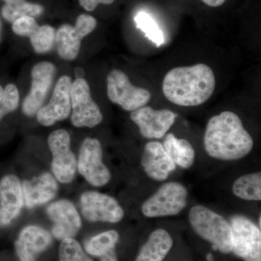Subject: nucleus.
<instances>
[{"mask_svg":"<svg viewBox=\"0 0 261 261\" xmlns=\"http://www.w3.org/2000/svg\"><path fill=\"white\" fill-rule=\"evenodd\" d=\"M251 136L236 113L224 111L211 117L206 126L204 147L209 156L221 161H238L253 148Z\"/></svg>","mask_w":261,"mask_h":261,"instance_id":"nucleus-1","label":"nucleus"},{"mask_svg":"<svg viewBox=\"0 0 261 261\" xmlns=\"http://www.w3.org/2000/svg\"><path fill=\"white\" fill-rule=\"evenodd\" d=\"M216 88L212 68L204 63L173 68L165 75L163 92L170 102L195 107L207 102Z\"/></svg>","mask_w":261,"mask_h":261,"instance_id":"nucleus-2","label":"nucleus"},{"mask_svg":"<svg viewBox=\"0 0 261 261\" xmlns=\"http://www.w3.org/2000/svg\"><path fill=\"white\" fill-rule=\"evenodd\" d=\"M189 220L195 232L212 244L214 250L225 254L232 252L231 225L221 215L205 206L196 205L189 213Z\"/></svg>","mask_w":261,"mask_h":261,"instance_id":"nucleus-3","label":"nucleus"},{"mask_svg":"<svg viewBox=\"0 0 261 261\" xmlns=\"http://www.w3.org/2000/svg\"><path fill=\"white\" fill-rule=\"evenodd\" d=\"M187 200L186 187L179 182H167L144 202L141 211L147 218L176 216L185 208Z\"/></svg>","mask_w":261,"mask_h":261,"instance_id":"nucleus-4","label":"nucleus"},{"mask_svg":"<svg viewBox=\"0 0 261 261\" xmlns=\"http://www.w3.org/2000/svg\"><path fill=\"white\" fill-rule=\"evenodd\" d=\"M51 153V169L57 181L69 184L75 178L77 159L70 147L69 133L65 129L51 132L47 139Z\"/></svg>","mask_w":261,"mask_h":261,"instance_id":"nucleus-5","label":"nucleus"},{"mask_svg":"<svg viewBox=\"0 0 261 261\" xmlns=\"http://www.w3.org/2000/svg\"><path fill=\"white\" fill-rule=\"evenodd\" d=\"M107 94L111 102L130 112L148 104L152 97L149 90L134 86L126 73L118 69L108 73Z\"/></svg>","mask_w":261,"mask_h":261,"instance_id":"nucleus-6","label":"nucleus"},{"mask_svg":"<svg viewBox=\"0 0 261 261\" xmlns=\"http://www.w3.org/2000/svg\"><path fill=\"white\" fill-rule=\"evenodd\" d=\"M71 116L70 121L77 128H94L103 120L100 108L94 102L88 82L84 79H75L70 88Z\"/></svg>","mask_w":261,"mask_h":261,"instance_id":"nucleus-7","label":"nucleus"},{"mask_svg":"<svg viewBox=\"0 0 261 261\" xmlns=\"http://www.w3.org/2000/svg\"><path fill=\"white\" fill-rule=\"evenodd\" d=\"M77 170L93 187H103L111 181V171L103 163L102 145L97 139L87 137L82 142L77 159Z\"/></svg>","mask_w":261,"mask_h":261,"instance_id":"nucleus-8","label":"nucleus"},{"mask_svg":"<svg viewBox=\"0 0 261 261\" xmlns=\"http://www.w3.org/2000/svg\"><path fill=\"white\" fill-rule=\"evenodd\" d=\"M97 20L92 15L81 14L75 25L63 24L58 29L56 43L58 56L61 59L73 61L80 54L82 41L97 27Z\"/></svg>","mask_w":261,"mask_h":261,"instance_id":"nucleus-9","label":"nucleus"},{"mask_svg":"<svg viewBox=\"0 0 261 261\" xmlns=\"http://www.w3.org/2000/svg\"><path fill=\"white\" fill-rule=\"evenodd\" d=\"M232 252L244 261H261L260 228L243 216L231 217Z\"/></svg>","mask_w":261,"mask_h":261,"instance_id":"nucleus-10","label":"nucleus"},{"mask_svg":"<svg viewBox=\"0 0 261 261\" xmlns=\"http://www.w3.org/2000/svg\"><path fill=\"white\" fill-rule=\"evenodd\" d=\"M81 213L89 222L116 224L124 217V211L111 196L97 191L84 192L80 197Z\"/></svg>","mask_w":261,"mask_h":261,"instance_id":"nucleus-11","label":"nucleus"},{"mask_svg":"<svg viewBox=\"0 0 261 261\" xmlns=\"http://www.w3.org/2000/svg\"><path fill=\"white\" fill-rule=\"evenodd\" d=\"M56 73V65L50 62H40L33 66L32 87L22 103V111L25 116L34 117L42 107L53 87Z\"/></svg>","mask_w":261,"mask_h":261,"instance_id":"nucleus-12","label":"nucleus"},{"mask_svg":"<svg viewBox=\"0 0 261 261\" xmlns=\"http://www.w3.org/2000/svg\"><path fill=\"white\" fill-rule=\"evenodd\" d=\"M46 212L53 222L51 233L57 240L74 238L82 228V218L71 201L62 199L51 202Z\"/></svg>","mask_w":261,"mask_h":261,"instance_id":"nucleus-13","label":"nucleus"},{"mask_svg":"<svg viewBox=\"0 0 261 261\" xmlns=\"http://www.w3.org/2000/svg\"><path fill=\"white\" fill-rule=\"evenodd\" d=\"M72 80L68 75H62L55 87L50 100L38 111L37 121L44 126H51L64 121L71 113L70 88Z\"/></svg>","mask_w":261,"mask_h":261,"instance_id":"nucleus-14","label":"nucleus"},{"mask_svg":"<svg viewBox=\"0 0 261 261\" xmlns=\"http://www.w3.org/2000/svg\"><path fill=\"white\" fill-rule=\"evenodd\" d=\"M177 115L168 109L155 110L143 106L130 113V118L146 139L163 138L174 123Z\"/></svg>","mask_w":261,"mask_h":261,"instance_id":"nucleus-15","label":"nucleus"},{"mask_svg":"<svg viewBox=\"0 0 261 261\" xmlns=\"http://www.w3.org/2000/svg\"><path fill=\"white\" fill-rule=\"evenodd\" d=\"M23 207L22 182L15 175H5L0 179V228L10 226Z\"/></svg>","mask_w":261,"mask_h":261,"instance_id":"nucleus-16","label":"nucleus"},{"mask_svg":"<svg viewBox=\"0 0 261 261\" xmlns=\"http://www.w3.org/2000/svg\"><path fill=\"white\" fill-rule=\"evenodd\" d=\"M53 243V237L45 228L29 225L19 233L15 243V252L20 261H37Z\"/></svg>","mask_w":261,"mask_h":261,"instance_id":"nucleus-17","label":"nucleus"},{"mask_svg":"<svg viewBox=\"0 0 261 261\" xmlns=\"http://www.w3.org/2000/svg\"><path fill=\"white\" fill-rule=\"evenodd\" d=\"M24 206L33 209L49 203L56 198L59 187L53 173L44 172L39 176L22 182Z\"/></svg>","mask_w":261,"mask_h":261,"instance_id":"nucleus-18","label":"nucleus"},{"mask_svg":"<svg viewBox=\"0 0 261 261\" xmlns=\"http://www.w3.org/2000/svg\"><path fill=\"white\" fill-rule=\"evenodd\" d=\"M141 165L146 174L152 179L162 181L167 179L176 166L159 142L146 144L141 159Z\"/></svg>","mask_w":261,"mask_h":261,"instance_id":"nucleus-19","label":"nucleus"},{"mask_svg":"<svg viewBox=\"0 0 261 261\" xmlns=\"http://www.w3.org/2000/svg\"><path fill=\"white\" fill-rule=\"evenodd\" d=\"M173 239L163 228H158L149 235L135 261H163L173 247Z\"/></svg>","mask_w":261,"mask_h":261,"instance_id":"nucleus-20","label":"nucleus"},{"mask_svg":"<svg viewBox=\"0 0 261 261\" xmlns=\"http://www.w3.org/2000/svg\"><path fill=\"white\" fill-rule=\"evenodd\" d=\"M163 146L176 166L187 169L195 162V149L185 139H178L173 134H168L166 136Z\"/></svg>","mask_w":261,"mask_h":261,"instance_id":"nucleus-21","label":"nucleus"},{"mask_svg":"<svg viewBox=\"0 0 261 261\" xmlns=\"http://www.w3.org/2000/svg\"><path fill=\"white\" fill-rule=\"evenodd\" d=\"M233 195L242 200H261V173H249L238 178L232 187Z\"/></svg>","mask_w":261,"mask_h":261,"instance_id":"nucleus-22","label":"nucleus"},{"mask_svg":"<svg viewBox=\"0 0 261 261\" xmlns=\"http://www.w3.org/2000/svg\"><path fill=\"white\" fill-rule=\"evenodd\" d=\"M44 12L42 5L29 3L25 0H18L15 3L4 4L2 7L1 15L5 21L13 23L17 19L29 16L37 18Z\"/></svg>","mask_w":261,"mask_h":261,"instance_id":"nucleus-23","label":"nucleus"},{"mask_svg":"<svg viewBox=\"0 0 261 261\" xmlns=\"http://www.w3.org/2000/svg\"><path fill=\"white\" fill-rule=\"evenodd\" d=\"M119 240V233L116 230H109L92 237L84 245L85 251L92 256L100 257L116 247Z\"/></svg>","mask_w":261,"mask_h":261,"instance_id":"nucleus-24","label":"nucleus"},{"mask_svg":"<svg viewBox=\"0 0 261 261\" xmlns=\"http://www.w3.org/2000/svg\"><path fill=\"white\" fill-rule=\"evenodd\" d=\"M56 29L49 25H38L29 36L33 49L37 54H46L54 47Z\"/></svg>","mask_w":261,"mask_h":261,"instance_id":"nucleus-25","label":"nucleus"},{"mask_svg":"<svg viewBox=\"0 0 261 261\" xmlns=\"http://www.w3.org/2000/svg\"><path fill=\"white\" fill-rule=\"evenodd\" d=\"M20 94L15 84H0V124L9 115L17 111Z\"/></svg>","mask_w":261,"mask_h":261,"instance_id":"nucleus-26","label":"nucleus"},{"mask_svg":"<svg viewBox=\"0 0 261 261\" xmlns=\"http://www.w3.org/2000/svg\"><path fill=\"white\" fill-rule=\"evenodd\" d=\"M135 20L137 28L145 33L146 37L151 42H153L157 47L162 45L164 43V36L150 15L145 12H140L136 15Z\"/></svg>","mask_w":261,"mask_h":261,"instance_id":"nucleus-27","label":"nucleus"},{"mask_svg":"<svg viewBox=\"0 0 261 261\" xmlns=\"http://www.w3.org/2000/svg\"><path fill=\"white\" fill-rule=\"evenodd\" d=\"M59 261H94L74 238L62 240L59 247Z\"/></svg>","mask_w":261,"mask_h":261,"instance_id":"nucleus-28","label":"nucleus"},{"mask_svg":"<svg viewBox=\"0 0 261 261\" xmlns=\"http://www.w3.org/2000/svg\"><path fill=\"white\" fill-rule=\"evenodd\" d=\"M38 24L34 18L29 16L22 17L12 23V31L19 37H29L31 33L37 28Z\"/></svg>","mask_w":261,"mask_h":261,"instance_id":"nucleus-29","label":"nucleus"},{"mask_svg":"<svg viewBox=\"0 0 261 261\" xmlns=\"http://www.w3.org/2000/svg\"><path fill=\"white\" fill-rule=\"evenodd\" d=\"M115 0H80V4L87 11L92 12L97 8L99 4L111 5Z\"/></svg>","mask_w":261,"mask_h":261,"instance_id":"nucleus-30","label":"nucleus"},{"mask_svg":"<svg viewBox=\"0 0 261 261\" xmlns=\"http://www.w3.org/2000/svg\"><path fill=\"white\" fill-rule=\"evenodd\" d=\"M100 261H118V257H117V254L116 250H111L105 254L102 257H100Z\"/></svg>","mask_w":261,"mask_h":261,"instance_id":"nucleus-31","label":"nucleus"},{"mask_svg":"<svg viewBox=\"0 0 261 261\" xmlns=\"http://www.w3.org/2000/svg\"><path fill=\"white\" fill-rule=\"evenodd\" d=\"M206 5L212 8H218L224 4L226 0H202Z\"/></svg>","mask_w":261,"mask_h":261,"instance_id":"nucleus-32","label":"nucleus"},{"mask_svg":"<svg viewBox=\"0 0 261 261\" xmlns=\"http://www.w3.org/2000/svg\"><path fill=\"white\" fill-rule=\"evenodd\" d=\"M74 75L75 79H84V70L83 68H80V67L75 68L74 70Z\"/></svg>","mask_w":261,"mask_h":261,"instance_id":"nucleus-33","label":"nucleus"},{"mask_svg":"<svg viewBox=\"0 0 261 261\" xmlns=\"http://www.w3.org/2000/svg\"><path fill=\"white\" fill-rule=\"evenodd\" d=\"M3 37H4V29H3V23L2 19L0 18V45L3 41Z\"/></svg>","mask_w":261,"mask_h":261,"instance_id":"nucleus-34","label":"nucleus"},{"mask_svg":"<svg viewBox=\"0 0 261 261\" xmlns=\"http://www.w3.org/2000/svg\"><path fill=\"white\" fill-rule=\"evenodd\" d=\"M4 2L5 4H9V3H15V2L18 1V0H2Z\"/></svg>","mask_w":261,"mask_h":261,"instance_id":"nucleus-35","label":"nucleus"},{"mask_svg":"<svg viewBox=\"0 0 261 261\" xmlns=\"http://www.w3.org/2000/svg\"><path fill=\"white\" fill-rule=\"evenodd\" d=\"M207 260L208 261H214V256H213L212 254L209 253L207 255Z\"/></svg>","mask_w":261,"mask_h":261,"instance_id":"nucleus-36","label":"nucleus"}]
</instances>
